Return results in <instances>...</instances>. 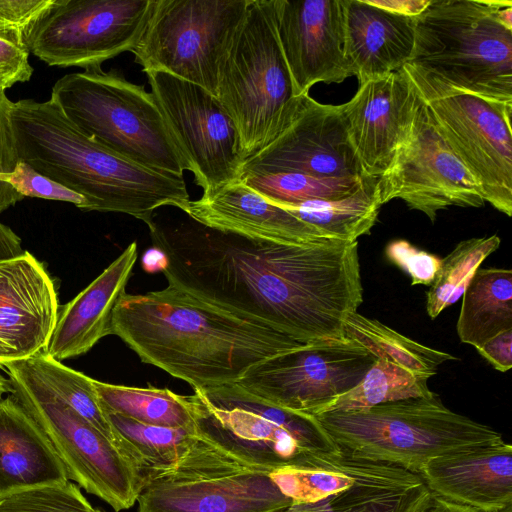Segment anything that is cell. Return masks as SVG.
Instances as JSON below:
<instances>
[{
  "label": "cell",
  "mask_w": 512,
  "mask_h": 512,
  "mask_svg": "<svg viewBox=\"0 0 512 512\" xmlns=\"http://www.w3.org/2000/svg\"><path fill=\"white\" fill-rule=\"evenodd\" d=\"M169 285L265 323L302 343L344 337L363 302L358 244L256 240L191 218L147 225Z\"/></svg>",
  "instance_id": "1"
},
{
  "label": "cell",
  "mask_w": 512,
  "mask_h": 512,
  "mask_svg": "<svg viewBox=\"0 0 512 512\" xmlns=\"http://www.w3.org/2000/svg\"><path fill=\"white\" fill-rule=\"evenodd\" d=\"M111 334L193 390L236 383L259 363L307 344L169 284L125 292L113 309Z\"/></svg>",
  "instance_id": "2"
},
{
  "label": "cell",
  "mask_w": 512,
  "mask_h": 512,
  "mask_svg": "<svg viewBox=\"0 0 512 512\" xmlns=\"http://www.w3.org/2000/svg\"><path fill=\"white\" fill-rule=\"evenodd\" d=\"M10 118L21 161L84 197V211L118 212L148 225L160 207L190 201L183 177L139 165L78 130L51 102H12Z\"/></svg>",
  "instance_id": "3"
},
{
  "label": "cell",
  "mask_w": 512,
  "mask_h": 512,
  "mask_svg": "<svg viewBox=\"0 0 512 512\" xmlns=\"http://www.w3.org/2000/svg\"><path fill=\"white\" fill-rule=\"evenodd\" d=\"M501 3L431 0L415 18L407 64L456 90L512 105V30L496 17Z\"/></svg>",
  "instance_id": "4"
},
{
  "label": "cell",
  "mask_w": 512,
  "mask_h": 512,
  "mask_svg": "<svg viewBox=\"0 0 512 512\" xmlns=\"http://www.w3.org/2000/svg\"><path fill=\"white\" fill-rule=\"evenodd\" d=\"M316 417L342 450L414 473L433 458L504 441L492 427L446 407L438 394Z\"/></svg>",
  "instance_id": "5"
},
{
  "label": "cell",
  "mask_w": 512,
  "mask_h": 512,
  "mask_svg": "<svg viewBox=\"0 0 512 512\" xmlns=\"http://www.w3.org/2000/svg\"><path fill=\"white\" fill-rule=\"evenodd\" d=\"M83 134L139 165L183 177L189 167L151 92L116 72L66 74L49 99Z\"/></svg>",
  "instance_id": "6"
},
{
  "label": "cell",
  "mask_w": 512,
  "mask_h": 512,
  "mask_svg": "<svg viewBox=\"0 0 512 512\" xmlns=\"http://www.w3.org/2000/svg\"><path fill=\"white\" fill-rule=\"evenodd\" d=\"M193 395L197 434L248 465L271 473L310 467L323 455L341 452L316 416L272 405L235 383Z\"/></svg>",
  "instance_id": "7"
},
{
  "label": "cell",
  "mask_w": 512,
  "mask_h": 512,
  "mask_svg": "<svg viewBox=\"0 0 512 512\" xmlns=\"http://www.w3.org/2000/svg\"><path fill=\"white\" fill-rule=\"evenodd\" d=\"M302 97L294 94L273 0H250L223 64L217 93L236 126L244 161L288 125Z\"/></svg>",
  "instance_id": "8"
},
{
  "label": "cell",
  "mask_w": 512,
  "mask_h": 512,
  "mask_svg": "<svg viewBox=\"0 0 512 512\" xmlns=\"http://www.w3.org/2000/svg\"><path fill=\"white\" fill-rule=\"evenodd\" d=\"M11 396L36 422L64 464L69 480L120 512L143 488L137 470L100 431L48 385L30 359L5 363Z\"/></svg>",
  "instance_id": "9"
},
{
  "label": "cell",
  "mask_w": 512,
  "mask_h": 512,
  "mask_svg": "<svg viewBox=\"0 0 512 512\" xmlns=\"http://www.w3.org/2000/svg\"><path fill=\"white\" fill-rule=\"evenodd\" d=\"M250 0H154L131 51L144 73L161 71L217 97L221 70Z\"/></svg>",
  "instance_id": "10"
},
{
  "label": "cell",
  "mask_w": 512,
  "mask_h": 512,
  "mask_svg": "<svg viewBox=\"0 0 512 512\" xmlns=\"http://www.w3.org/2000/svg\"><path fill=\"white\" fill-rule=\"evenodd\" d=\"M433 121L477 183L485 202L512 213V105L456 90L409 64L402 67Z\"/></svg>",
  "instance_id": "11"
},
{
  "label": "cell",
  "mask_w": 512,
  "mask_h": 512,
  "mask_svg": "<svg viewBox=\"0 0 512 512\" xmlns=\"http://www.w3.org/2000/svg\"><path fill=\"white\" fill-rule=\"evenodd\" d=\"M137 512H282L292 501L269 476L199 436L180 464L146 484Z\"/></svg>",
  "instance_id": "12"
},
{
  "label": "cell",
  "mask_w": 512,
  "mask_h": 512,
  "mask_svg": "<svg viewBox=\"0 0 512 512\" xmlns=\"http://www.w3.org/2000/svg\"><path fill=\"white\" fill-rule=\"evenodd\" d=\"M379 189L382 205L400 199L431 222L439 211L451 206L479 208L485 203L477 183L437 129L417 91L392 161L379 177Z\"/></svg>",
  "instance_id": "13"
},
{
  "label": "cell",
  "mask_w": 512,
  "mask_h": 512,
  "mask_svg": "<svg viewBox=\"0 0 512 512\" xmlns=\"http://www.w3.org/2000/svg\"><path fill=\"white\" fill-rule=\"evenodd\" d=\"M375 360L345 336L318 340L259 363L235 384L272 405L315 416L354 388Z\"/></svg>",
  "instance_id": "14"
},
{
  "label": "cell",
  "mask_w": 512,
  "mask_h": 512,
  "mask_svg": "<svg viewBox=\"0 0 512 512\" xmlns=\"http://www.w3.org/2000/svg\"><path fill=\"white\" fill-rule=\"evenodd\" d=\"M146 75L172 140L203 192L239 179L244 163L239 135L218 98L165 72Z\"/></svg>",
  "instance_id": "15"
},
{
  "label": "cell",
  "mask_w": 512,
  "mask_h": 512,
  "mask_svg": "<svg viewBox=\"0 0 512 512\" xmlns=\"http://www.w3.org/2000/svg\"><path fill=\"white\" fill-rule=\"evenodd\" d=\"M154 0H58L30 46L37 58L57 67L101 71V64L132 51Z\"/></svg>",
  "instance_id": "16"
},
{
  "label": "cell",
  "mask_w": 512,
  "mask_h": 512,
  "mask_svg": "<svg viewBox=\"0 0 512 512\" xmlns=\"http://www.w3.org/2000/svg\"><path fill=\"white\" fill-rule=\"evenodd\" d=\"M277 172L364 176L347 136L341 104H322L304 95L288 125L242 167V175Z\"/></svg>",
  "instance_id": "17"
},
{
  "label": "cell",
  "mask_w": 512,
  "mask_h": 512,
  "mask_svg": "<svg viewBox=\"0 0 512 512\" xmlns=\"http://www.w3.org/2000/svg\"><path fill=\"white\" fill-rule=\"evenodd\" d=\"M278 40L294 94L353 76L344 54V0H273Z\"/></svg>",
  "instance_id": "18"
},
{
  "label": "cell",
  "mask_w": 512,
  "mask_h": 512,
  "mask_svg": "<svg viewBox=\"0 0 512 512\" xmlns=\"http://www.w3.org/2000/svg\"><path fill=\"white\" fill-rule=\"evenodd\" d=\"M59 308L54 282L34 255L0 261V368L46 351Z\"/></svg>",
  "instance_id": "19"
},
{
  "label": "cell",
  "mask_w": 512,
  "mask_h": 512,
  "mask_svg": "<svg viewBox=\"0 0 512 512\" xmlns=\"http://www.w3.org/2000/svg\"><path fill=\"white\" fill-rule=\"evenodd\" d=\"M416 91L401 68L358 86L341 104L349 142L366 176L388 169L411 116Z\"/></svg>",
  "instance_id": "20"
},
{
  "label": "cell",
  "mask_w": 512,
  "mask_h": 512,
  "mask_svg": "<svg viewBox=\"0 0 512 512\" xmlns=\"http://www.w3.org/2000/svg\"><path fill=\"white\" fill-rule=\"evenodd\" d=\"M192 220L224 232L287 245L313 244L328 237L269 201L241 178L203 192L182 210Z\"/></svg>",
  "instance_id": "21"
},
{
  "label": "cell",
  "mask_w": 512,
  "mask_h": 512,
  "mask_svg": "<svg viewBox=\"0 0 512 512\" xmlns=\"http://www.w3.org/2000/svg\"><path fill=\"white\" fill-rule=\"evenodd\" d=\"M340 462L352 485L326 498L291 504L282 512H426L432 492L418 473L342 450Z\"/></svg>",
  "instance_id": "22"
},
{
  "label": "cell",
  "mask_w": 512,
  "mask_h": 512,
  "mask_svg": "<svg viewBox=\"0 0 512 512\" xmlns=\"http://www.w3.org/2000/svg\"><path fill=\"white\" fill-rule=\"evenodd\" d=\"M418 474L434 494L482 512L512 505V446L505 441L433 458Z\"/></svg>",
  "instance_id": "23"
},
{
  "label": "cell",
  "mask_w": 512,
  "mask_h": 512,
  "mask_svg": "<svg viewBox=\"0 0 512 512\" xmlns=\"http://www.w3.org/2000/svg\"><path fill=\"white\" fill-rule=\"evenodd\" d=\"M138 257L136 242L127 248L84 290L60 306L57 322L45 353L57 361L87 353L111 335V318L125 293Z\"/></svg>",
  "instance_id": "24"
},
{
  "label": "cell",
  "mask_w": 512,
  "mask_h": 512,
  "mask_svg": "<svg viewBox=\"0 0 512 512\" xmlns=\"http://www.w3.org/2000/svg\"><path fill=\"white\" fill-rule=\"evenodd\" d=\"M415 18L344 0V54L359 85L400 70L411 58Z\"/></svg>",
  "instance_id": "25"
},
{
  "label": "cell",
  "mask_w": 512,
  "mask_h": 512,
  "mask_svg": "<svg viewBox=\"0 0 512 512\" xmlns=\"http://www.w3.org/2000/svg\"><path fill=\"white\" fill-rule=\"evenodd\" d=\"M68 481L64 464L36 422L11 395L2 399L0 497Z\"/></svg>",
  "instance_id": "26"
},
{
  "label": "cell",
  "mask_w": 512,
  "mask_h": 512,
  "mask_svg": "<svg viewBox=\"0 0 512 512\" xmlns=\"http://www.w3.org/2000/svg\"><path fill=\"white\" fill-rule=\"evenodd\" d=\"M106 414L115 446L137 470L143 487L175 469L199 439L196 429L150 425L119 414Z\"/></svg>",
  "instance_id": "27"
},
{
  "label": "cell",
  "mask_w": 512,
  "mask_h": 512,
  "mask_svg": "<svg viewBox=\"0 0 512 512\" xmlns=\"http://www.w3.org/2000/svg\"><path fill=\"white\" fill-rule=\"evenodd\" d=\"M456 324L462 343L475 348L512 330V271L479 268L463 293Z\"/></svg>",
  "instance_id": "28"
},
{
  "label": "cell",
  "mask_w": 512,
  "mask_h": 512,
  "mask_svg": "<svg viewBox=\"0 0 512 512\" xmlns=\"http://www.w3.org/2000/svg\"><path fill=\"white\" fill-rule=\"evenodd\" d=\"M381 206L379 177L364 175L357 188L341 198L281 207L328 238L355 242L360 236L370 234Z\"/></svg>",
  "instance_id": "29"
},
{
  "label": "cell",
  "mask_w": 512,
  "mask_h": 512,
  "mask_svg": "<svg viewBox=\"0 0 512 512\" xmlns=\"http://www.w3.org/2000/svg\"><path fill=\"white\" fill-rule=\"evenodd\" d=\"M93 384L105 412L144 424L196 429L193 394L184 396L166 388L115 385L95 379Z\"/></svg>",
  "instance_id": "30"
},
{
  "label": "cell",
  "mask_w": 512,
  "mask_h": 512,
  "mask_svg": "<svg viewBox=\"0 0 512 512\" xmlns=\"http://www.w3.org/2000/svg\"><path fill=\"white\" fill-rule=\"evenodd\" d=\"M344 336L355 340L376 357L381 356L411 372L430 378L446 361L455 356L416 342L378 320L358 312L348 316Z\"/></svg>",
  "instance_id": "31"
},
{
  "label": "cell",
  "mask_w": 512,
  "mask_h": 512,
  "mask_svg": "<svg viewBox=\"0 0 512 512\" xmlns=\"http://www.w3.org/2000/svg\"><path fill=\"white\" fill-rule=\"evenodd\" d=\"M427 382L428 378L378 356L354 388L330 401L315 416L367 409L409 398H430L436 393L429 389Z\"/></svg>",
  "instance_id": "32"
},
{
  "label": "cell",
  "mask_w": 512,
  "mask_h": 512,
  "mask_svg": "<svg viewBox=\"0 0 512 512\" xmlns=\"http://www.w3.org/2000/svg\"><path fill=\"white\" fill-rule=\"evenodd\" d=\"M500 246L497 235L470 238L459 242L441 261L427 292V313L435 319L463 295L482 262Z\"/></svg>",
  "instance_id": "33"
},
{
  "label": "cell",
  "mask_w": 512,
  "mask_h": 512,
  "mask_svg": "<svg viewBox=\"0 0 512 512\" xmlns=\"http://www.w3.org/2000/svg\"><path fill=\"white\" fill-rule=\"evenodd\" d=\"M362 177H317L277 172L243 174L240 178L274 204L293 206L308 201L341 198L356 189Z\"/></svg>",
  "instance_id": "34"
},
{
  "label": "cell",
  "mask_w": 512,
  "mask_h": 512,
  "mask_svg": "<svg viewBox=\"0 0 512 512\" xmlns=\"http://www.w3.org/2000/svg\"><path fill=\"white\" fill-rule=\"evenodd\" d=\"M29 359L58 396L115 445L114 431L100 403L93 379L65 366L45 352Z\"/></svg>",
  "instance_id": "35"
},
{
  "label": "cell",
  "mask_w": 512,
  "mask_h": 512,
  "mask_svg": "<svg viewBox=\"0 0 512 512\" xmlns=\"http://www.w3.org/2000/svg\"><path fill=\"white\" fill-rule=\"evenodd\" d=\"M341 452L326 454L313 466L281 468L269 476L292 504L316 502L353 484V477L340 462Z\"/></svg>",
  "instance_id": "36"
},
{
  "label": "cell",
  "mask_w": 512,
  "mask_h": 512,
  "mask_svg": "<svg viewBox=\"0 0 512 512\" xmlns=\"http://www.w3.org/2000/svg\"><path fill=\"white\" fill-rule=\"evenodd\" d=\"M0 512H95L80 488L62 485L28 488L0 497Z\"/></svg>",
  "instance_id": "37"
},
{
  "label": "cell",
  "mask_w": 512,
  "mask_h": 512,
  "mask_svg": "<svg viewBox=\"0 0 512 512\" xmlns=\"http://www.w3.org/2000/svg\"><path fill=\"white\" fill-rule=\"evenodd\" d=\"M58 0H0V37L30 52L32 39Z\"/></svg>",
  "instance_id": "38"
},
{
  "label": "cell",
  "mask_w": 512,
  "mask_h": 512,
  "mask_svg": "<svg viewBox=\"0 0 512 512\" xmlns=\"http://www.w3.org/2000/svg\"><path fill=\"white\" fill-rule=\"evenodd\" d=\"M23 197L69 202L81 210L86 207L84 197L44 176L24 161H19L15 171L7 177Z\"/></svg>",
  "instance_id": "39"
},
{
  "label": "cell",
  "mask_w": 512,
  "mask_h": 512,
  "mask_svg": "<svg viewBox=\"0 0 512 512\" xmlns=\"http://www.w3.org/2000/svg\"><path fill=\"white\" fill-rule=\"evenodd\" d=\"M12 101L0 90V213L24 197L7 182L20 161L10 118Z\"/></svg>",
  "instance_id": "40"
},
{
  "label": "cell",
  "mask_w": 512,
  "mask_h": 512,
  "mask_svg": "<svg viewBox=\"0 0 512 512\" xmlns=\"http://www.w3.org/2000/svg\"><path fill=\"white\" fill-rule=\"evenodd\" d=\"M385 256L410 276L412 285H431L442 261L438 256L420 250L403 239L389 242Z\"/></svg>",
  "instance_id": "41"
},
{
  "label": "cell",
  "mask_w": 512,
  "mask_h": 512,
  "mask_svg": "<svg viewBox=\"0 0 512 512\" xmlns=\"http://www.w3.org/2000/svg\"><path fill=\"white\" fill-rule=\"evenodd\" d=\"M29 51L0 37V90L5 91L16 83L27 82L33 74Z\"/></svg>",
  "instance_id": "42"
},
{
  "label": "cell",
  "mask_w": 512,
  "mask_h": 512,
  "mask_svg": "<svg viewBox=\"0 0 512 512\" xmlns=\"http://www.w3.org/2000/svg\"><path fill=\"white\" fill-rule=\"evenodd\" d=\"M476 350L496 370L508 371L512 366V330L496 335Z\"/></svg>",
  "instance_id": "43"
},
{
  "label": "cell",
  "mask_w": 512,
  "mask_h": 512,
  "mask_svg": "<svg viewBox=\"0 0 512 512\" xmlns=\"http://www.w3.org/2000/svg\"><path fill=\"white\" fill-rule=\"evenodd\" d=\"M431 0H366L372 6L391 13L407 16H419L430 4Z\"/></svg>",
  "instance_id": "44"
},
{
  "label": "cell",
  "mask_w": 512,
  "mask_h": 512,
  "mask_svg": "<svg viewBox=\"0 0 512 512\" xmlns=\"http://www.w3.org/2000/svg\"><path fill=\"white\" fill-rule=\"evenodd\" d=\"M24 252L21 239L11 228L0 222V261L18 257Z\"/></svg>",
  "instance_id": "45"
},
{
  "label": "cell",
  "mask_w": 512,
  "mask_h": 512,
  "mask_svg": "<svg viewBox=\"0 0 512 512\" xmlns=\"http://www.w3.org/2000/svg\"><path fill=\"white\" fill-rule=\"evenodd\" d=\"M426 512H482L476 508L458 504L432 492V501Z\"/></svg>",
  "instance_id": "46"
},
{
  "label": "cell",
  "mask_w": 512,
  "mask_h": 512,
  "mask_svg": "<svg viewBox=\"0 0 512 512\" xmlns=\"http://www.w3.org/2000/svg\"><path fill=\"white\" fill-rule=\"evenodd\" d=\"M142 266L146 272L163 271L167 266V258L156 247L147 250L142 257Z\"/></svg>",
  "instance_id": "47"
},
{
  "label": "cell",
  "mask_w": 512,
  "mask_h": 512,
  "mask_svg": "<svg viewBox=\"0 0 512 512\" xmlns=\"http://www.w3.org/2000/svg\"><path fill=\"white\" fill-rule=\"evenodd\" d=\"M11 392L9 380L0 373V401L3 399V395Z\"/></svg>",
  "instance_id": "48"
},
{
  "label": "cell",
  "mask_w": 512,
  "mask_h": 512,
  "mask_svg": "<svg viewBox=\"0 0 512 512\" xmlns=\"http://www.w3.org/2000/svg\"><path fill=\"white\" fill-rule=\"evenodd\" d=\"M498 512H512V505L507 506L506 508H504V509H502V510H500Z\"/></svg>",
  "instance_id": "49"
},
{
  "label": "cell",
  "mask_w": 512,
  "mask_h": 512,
  "mask_svg": "<svg viewBox=\"0 0 512 512\" xmlns=\"http://www.w3.org/2000/svg\"><path fill=\"white\" fill-rule=\"evenodd\" d=\"M95 512H106V511L101 508H95Z\"/></svg>",
  "instance_id": "50"
}]
</instances>
